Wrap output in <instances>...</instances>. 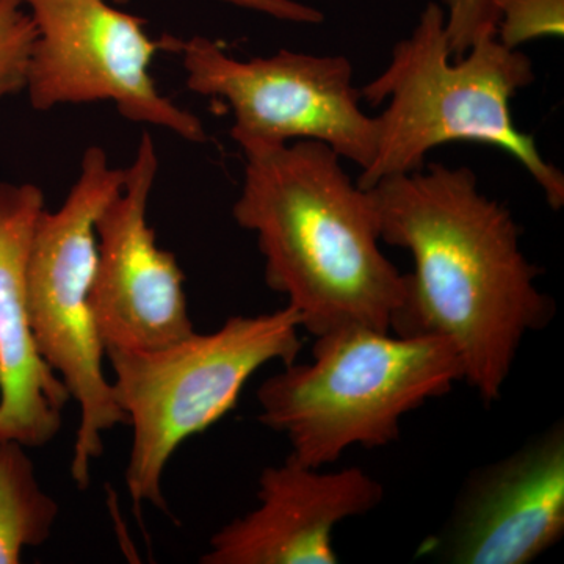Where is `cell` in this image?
Wrapping results in <instances>:
<instances>
[{"mask_svg": "<svg viewBox=\"0 0 564 564\" xmlns=\"http://www.w3.org/2000/svg\"><path fill=\"white\" fill-rule=\"evenodd\" d=\"M366 191L381 242L410 251L414 262L392 333L451 340L463 381L497 402L525 337L555 315L513 215L480 192L467 166L432 163Z\"/></svg>", "mask_w": 564, "mask_h": 564, "instance_id": "6da1fadb", "label": "cell"}, {"mask_svg": "<svg viewBox=\"0 0 564 564\" xmlns=\"http://www.w3.org/2000/svg\"><path fill=\"white\" fill-rule=\"evenodd\" d=\"M232 207L256 234L265 282L288 296L300 326L322 336L347 326L391 332L406 299V274L380 250L369 192L343 159L314 140L245 152Z\"/></svg>", "mask_w": 564, "mask_h": 564, "instance_id": "7a4b0ae2", "label": "cell"}, {"mask_svg": "<svg viewBox=\"0 0 564 564\" xmlns=\"http://www.w3.org/2000/svg\"><path fill=\"white\" fill-rule=\"evenodd\" d=\"M534 82L533 63L486 33L452 63L444 7L430 2L413 33L393 46L388 68L361 98L386 104L377 121V150L356 181L370 188L384 177L422 169L441 144H489L513 155L540 185L552 209L564 204L562 170L545 161L534 137L516 128L511 99Z\"/></svg>", "mask_w": 564, "mask_h": 564, "instance_id": "3957f363", "label": "cell"}, {"mask_svg": "<svg viewBox=\"0 0 564 564\" xmlns=\"http://www.w3.org/2000/svg\"><path fill=\"white\" fill-rule=\"evenodd\" d=\"M451 340L347 326L315 337L313 361L288 364L258 391L259 422L296 462L325 467L351 447L397 443L402 419L463 381Z\"/></svg>", "mask_w": 564, "mask_h": 564, "instance_id": "277c9868", "label": "cell"}, {"mask_svg": "<svg viewBox=\"0 0 564 564\" xmlns=\"http://www.w3.org/2000/svg\"><path fill=\"white\" fill-rule=\"evenodd\" d=\"M300 317L291 306L272 314L228 318L158 351L107 350L115 399L131 423L126 486L133 507L166 510V466L188 437L206 432L236 408L245 384L269 362H295Z\"/></svg>", "mask_w": 564, "mask_h": 564, "instance_id": "5b68a950", "label": "cell"}, {"mask_svg": "<svg viewBox=\"0 0 564 564\" xmlns=\"http://www.w3.org/2000/svg\"><path fill=\"white\" fill-rule=\"evenodd\" d=\"M124 177L126 170L113 169L102 148H88L65 202L40 215L29 252L25 281L33 339L70 400L79 404L70 459V477L79 489L90 485L91 464L104 452V434L126 423L113 386L104 375L106 351L90 306L98 263L96 220L121 191Z\"/></svg>", "mask_w": 564, "mask_h": 564, "instance_id": "8992f818", "label": "cell"}, {"mask_svg": "<svg viewBox=\"0 0 564 564\" xmlns=\"http://www.w3.org/2000/svg\"><path fill=\"white\" fill-rule=\"evenodd\" d=\"M163 51L181 54L187 87L225 99L231 137L243 152L314 140L366 170L377 150V121L361 109L352 66L344 55L282 50L272 57L237 61L203 36H162Z\"/></svg>", "mask_w": 564, "mask_h": 564, "instance_id": "52a82bcc", "label": "cell"}, {"mask_svg": "<svg viewBox=\"0 0 564 564\" xmlns=\"http://www.w3.org/2000/svg\"><path fill=\"white\" fill-rule=\"evenodd\" d=\"M22 2L35 25L24 88L33 109L110 101L129 121L207 140L203 122L155 87L150 68L163 44L148 35L144 20L109 0Z\"/></svg>", "mask_w": 564, "mask_h": 564, "instance_id": "ba28073f", "label": "cell"}, {"mask_svg": "<svg viewBox=\"0 0 564 564\" xmlns=\"http://www.w3.org/2000/svg\"><path fill=\"white\" fill-rule=\"evenodd\" d=\"M158 170L154 141L144 132L121 191L96 220L90 306L104 351L163 350L196 333L184 272L173 252L159 248L148 225Z\"/></svg>", "mask_w": 564, "mask_h": 564, "instance_id": "9c48e42d", "label": "cell"}, {"mask_svg": "<svg viewBox=\"0 0 564 564\" xmlns=\"http://www.w3.org/2000/svg\"><path fill=\"white\" fill-rule=\"evenodd\" d=\"M564 534V423L554 422L464 481L422 554L454 564H529Z\"/></svg>", "mask_w": 564, "mask_h": 564, "instance_id": "30bf717a", "label": "cell"}, {"mask_svg": "<svg viewBox=\"0 0 564 564\" xmlns=\"http://www.w3.org/2000/svg\"><path fill=\"white\" fill-rule=\"evenodd\" d=\"M383 499L381 481L359 467L325 473L288 456L262 470L258 507L221 527L199 563L336 564V527Z\"/></svg>", "mask_w": 564, "mask_h": 564, "instance_id": "8fae6325", "label": "cell"}, {"mask_svg": "<svg viewBox=\"0 0 564 564\" xmlns=\"http://www.w3.org/2000/svg\"><path fill=\"white\" fill-rule=\"evenodd\" d=\"M46 210L33 184L0 182V443L44 447L61 433L70 395L41 358L28 311L33 232Z\"/></svg>", "mask_w": 564, "mask_h": 564, "instance_id": "7c38bea8", "label": "cell"}, {"mask_svg": "<svg viewBox=\"0 0 564 564\" xmlns=\"http://www.w3.org/2000/svg\"><path fill=\"white\" fill-rule=\"evenodd\" d=\"M58 513L61 507L41 489L24 445L0 443V564H18L25 547L46 543Z\"/></svg>", "mask_w": 564, "mask_h": 564, "instance_id": "4fadbf2b", "label": "cell"}, {"mask_svg": "<svg viewBox=\"0 0 564 564\" xmlns=\"http://www.w3.org/2000/svg\"><path fill=\"white\" fill-rule=\"evenodd\" d=\"M564 33V0H497L496 36L519 50L529 41Z\"/></svg>", "mask_w": 564, "mask_h": 564, "instance_id": "5bb4252c", "label": "cell"}, {"mask_svg": "<svg viewBox=\"0 0 564 564\" xmlns=\"http://www.w3.org/2000/svg\"><path fill=\"white\" fill-rule=\"evenodd\" d=\"M35 25L22 0H0V101L24 90Z\"/></svg>", "mask_w": 564, "mask_h": 564, "instance_id": "9a60e30c", "label": "cell"}, {"mask_svg": "<svg viewBox=\"0 0 564 564\" xmlns=\"http://www.w3.org/2000/svg\"><path fill=\"white\" fill-rule=\"evenodd\" d=\"M452 58H462L486 33H496L497 0H444Z\"/></svg>", "mask_w": 564, "mask_h": 564, "instance_id": "2e32d148", "label": "cell"}, {"mask_svg": "<svg viewBox=\"0 0 564 564\" xmlns=\"http://www.w3.org/2000/svg\"><path fill=\"white\" fill-rule=\"evenodd\" d=\"M111 3H128L129 0H109ZM232 6L242 7L259 13L269 14L276 20L296 22V24H318L323 21V13L314 7L304 6L296 0H223Z\"/></svg>", "mask_w": 564, "mask_h": 564, "instance_id": "e0dca14e", "label": "cell"}]
</instances>
